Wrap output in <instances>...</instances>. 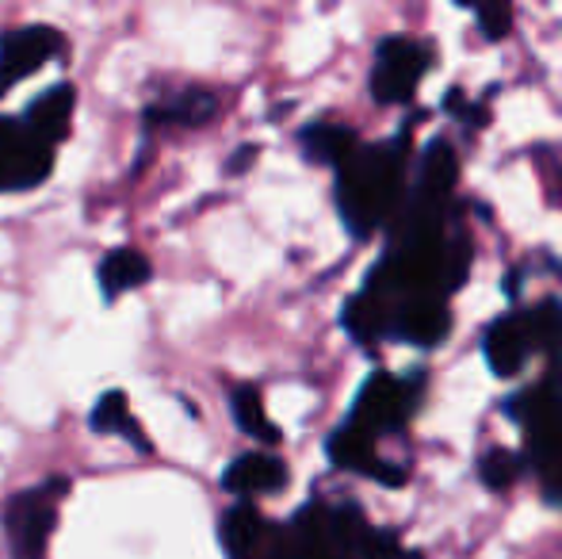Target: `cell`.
Returning a JSON list of instances; mask_svg holds the SVG:
<instances>
[{"label": "cell", "instance_id": "1", "mask_svg": "<svg viewBox=\"0 0 562 559\" xmlns=\"http://www.w3.org/2000/svg\"><path fill=\"white\" fill-rule=\"evenodd\" d=\"M406 195L402 138L386 146H360L352 161L337 169V211L356 238H368L379 226L394 223Z\"/></svg>", "mask_w": 562, "mask_h": 559}, {"label": "cell", "instance_id": "2", "mask_svg": "<svg viewBox=\"0 0 562 559\" xmlns=\"http://www.w3.org/2000/svg\"><path fill=\"white\" fill-rule=\"evenodd\" d=\"M66 494V476H54L46 483L31 487V491L12 494V502L4 510V533L12 559H46V545H50V533L58 525V506Z\"/></svg>", "mask_w": 562, "mask_h": 559}, {"label": "cell", "instance_id": "3", "mask_svg": "<svg viewBox=\"0 0 562 559\" xmlns=\"http://www.w3.org/2000/svg\"><path fill=\"white\" fill-rule=\"evenodd\" d=\"M417 395H422V376L402 380V376H391V372H375V376H368V383L360 388L345 425H352L356 433H363V437H371V440L386 437V433H398L402 425L414 418Z\"/></svg>", "mask_w": 562, "mask_h": 559}, {"label": "cell", "instance_id": "4", "mask_svg": "<svg viewBox=\"0 0 562 559\" xmlns=\"http://www.w3.org/2000/svg\"><path fill=\"white\" fill-rule=\"evenodd\" d=\"M429 46L414 38L391 35L375 46V66H371V97L375 104H406L422 77L429 74Z\"/></svg>", "mask_w": 562, "mask_h": 559}, {"label": "cell", "instance_id": "5", "mask_svg": "<svg viewBox=\"0 0 562 559\" xmlns=\"http://www.w3.org/2000/svg\"><path fill=\"white\" fill-rule=\"evenodd\" d=\"M54 169V146L43 142L23 120L0 115V192L38 188Z\"/></svg>", "mask_w": 562, "mask_h": 559}, {"label": "cell", "instance_id": "6", "mask_svg": "<svg viewBox=\"0 0 562 559\" xmlns=\"http://www.w3.org/2000/svg\"><path fill=\"white\" fill-rule=\"evenodd\" d=\"M66 38L50 23H31V27H12L0 35V97L23 77L38 74L54 54H61Z\"/></svg>", "mask_w": 562, "mask_h": 559}, {"label": "cell", "instance_id": "7", "mask_svg": "<svg viewBox=\"0 0 562 559\" xmlns=\"http://www.w3.org/2000/svg\"><path fill=\"white\" fill-rule=\"evenodd\" d=\"M536 353L532 334H528L525 311L502 314L486 326L482 334V357H486L490 372L494 376H517L528 365V357Z\"/></svg>", "mask_w": 562, "mask_h": 559}, {"label": "cell", "instance_id": "8", "mask_svg": "<svg viewBox=\"0 0 562 559\" xmlns=\"http://www.w3.org/2000/svg\"><path fill=\"white\" fill-rule=\"evenodd\" d=\"M391 337L394 342H409L432 349L448 337L451 329V311L445 299H402L391 303Z\"/></svg>", "mask_w": 562, "mask_h": 559}, {"label": "cell", "instance_id": "9", "mask_svg": "<svg viewBox=\"0 0 562 559\" xmlns=\"http://www.w3.org/2000/svg\"><path fill=\"white\" fill-rule=\"evenodd\" d=\"M280 529L265 522L252 502H237L223 514V525H218V540L226 548V559H265L272 552Z\"/></svg>", "mask_w": 562, "mask_h": 559}, {"label": "cell", "instance_id": "10", "mask_svg": "<svg viewBox=\"0 0 562 559\" xmlns=\"http://www.w3.org/2000/svg\"><path fill=\"white\" fill-rule=\"evenodd\" d=\"M375 445H379V440L363 437V433H356L352 425L340 422L337 429L329 433L326 452H329V460H334V468H340V471L379 479V483H402V479H406V471H402V468H386Z\"/></svg>", "mask_w": 562, "mask_h": 559}, {"label": "cell", "instance_id": "11", "mask_svg": "<svg viewBox=\"0 0 562 559\" xmlns=\"http://www.w3.org/2000/svg\"><path fill=\"white\" fill-rule=\"evenodd\" d=\"M288 483V463L280 456L268 452H245L223 471V487L237 499H257V494H272Z\"/></svg>", "mask_w": 562, "mask_h": 559}, {"label": "cell", "instance_id": "12", "mask_svg": "<svg viewBox=\"0 0 562 559\" xmlns=\"http://www.w3.org/2000/svg\"><path fill=\"white\" fill-rule=\"evenodd\" d=\"M456 154H451L448 142H429L417 161L414 172V185H409V200H422L432 203V208H448L451 200V188H456Z\"/></svg>", "mask_w": 562, "mask_h": 559}, {"label": "cell", "instance_id": "13", "mask_svg": "<svg viewBox=\"0 0 562 559\" xmlns=\"http://www.w3.org/2000/svg\"><path fill=\"white\" fill-rule=\"evenodd\" d=\"M31 131H35L43 142L58 146L61 138L69 135V120H74V89L69 85H54L43 97H35L27 104V112L20 115Z\"/></svg>", "mask_w": 562, "mask_h": 559}, {"label": "cell", "instance_id": "14", "mask_svg": "<svg viewBox=\"0 0 562 559\" xmlns=\"http://www.w3.org/2000/svg\"><path fill=\"white\" fill-rule=\"evenodd\" d=\"M299 146H303L306 161L345 169L356 157V149H360V138L348 127H340V123H311V127H303V135H299Z\"/></svg>", "mask_w": 562, "mask_h": 559}, {"label": "cell", "instance_id": "15", "mask_svg": "<svg viewBox=\"0 0 562 559\" xmlns=\"http://www.w3.org/2000/svg\"><path fill=\"white\" fill-rule=\"evenodd\" d=\"M149 261L138 254V249H115V254H108L104 261H100V291H104V299H119L126 295V291L142 288V283L149 280Z\"/></svg>", "mask_w": 562, "mask_h": 559}, {"label": "cell", "instance_id": "16", "mask_svg": "<svg viewBox=\"0 0 562 559\" xmlns=\"http://www.w3.org/2000/svg\"><path fill=\"white\" fill-rule=\"evenodd\" d=\"M218 112V97L211 89H184L177 97H169L165 104L149 108V123H184V127H200Z\"/></svg>", "mask_w": 562, "mask_h": 559}, {"label": "cell", "instance_id": "17", "mask_svg": "<svg viewBox=\"0 0 562 559\" xmlns=\"http://www.w3.org/2000/svg\"><path fill=\"white\" fill-rule=\"evenodd\" d=\"M92 429L97 433H115V437H126L138 452H146L149 440L138 433V422L131 414V403H126L123 391H108L97 406H92Z\"/></svg>", "mask_w": 562, "mask_h": 559}, {"label": "cell", "instance_id": "18", "mask_svg": "<svg viewBox=\"0 0 562 559\" xmlns=\"http://www.w3.org/2000/svg\"><path fill=\"white\" fill-rule=\"evenodd\" d=\"M528 334H532L536 353H548L551 360H562V303L559 299H543V303L525 311Z\"/></svg>", "mask_w": 562, "mask_h": 559}, {"label": "cell", "instance_id": "19", "mask_svg": "<svg viewBox=\"0 0 562 559\" xmlns=\"http://www.w3.org/2000/svg\"><path fill=\"white\" fill-rule=\"evenodd\" d=\"M229 411H234L237 429H245L252 440H265V445H276V440H280V429L268 422L257 388H234V395H229Z\"/></svg>", "mask_w": 562, "mask_h": 559}, {"label": "cell", "instance_id": "20", "mask_svg": "<svg viewBox=\"0 0 562 559\" xmlns=\"http://www.w3.org/2000/svg\"><path fill=\"white\" fill-rule=\"evenodd\" d=\"M528 460L517 452H505V448H486V452L479 456V479L490 487V491H505V487H513L520 476H525Z\"/></svg>", "mask_w": 562, "mask_h": 559}, {"label": "cell", "instance_id": "21", "mask_svg": "<svg viewBox=\"0 0 562 559\" xmlns=\"http://www.w3.org/2000/svg\"><path fill=\"white\" fill-rule=\"evenodd\" d=\"M360 559H409V556L391 529H368L363 548H360Z\"/></svg>", "mask_w": 562, "mask_h": 559}, {"label": "cell", "instance_id": "22", "mask_svg": "<svg viewBox=\"0 0 562 559\" xmlns=\"http://www.w3.org/2000/svg\"><path fill=\"white\" fill-rule=\"evenodd\" d=\"M471 12H474V20H479V27H482V35H486V38H505V35H509V20H513L509 4H474Z\"/></svg>", "mask_w": 562, "mask_h": 559}]
</instances>
